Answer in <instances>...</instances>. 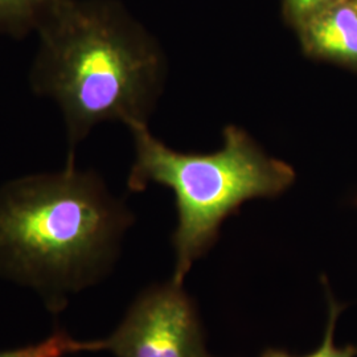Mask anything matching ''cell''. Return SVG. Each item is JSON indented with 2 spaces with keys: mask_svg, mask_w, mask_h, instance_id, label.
<instances>
[{
  "mask_svg": "<svg viewBox=\"0 0 357 357\" xmlns=\"http://www.w3.org/2000/svg\"><path fill=\"white\" fill-rule=\"evenodd\" d=\"M308 38L326 54L357 59V13L348 6L320 13L308 23Z\"/></svg>",
  "mask_w": 357,
  "mask_h": 357,
  "instance_id": "5b68a950",
  "label": "cell"
},
{
  "mask_svg": "<svg viewBox=\"0 0 357 357\" xmlns=\"http://www.w3.org/2000/svg\"><path fill=\"white\" fill-rule=\"evenodd\" d=\"M131 217L91 171L64 168L0 185V275L31 287L52 314L98 281Z\"/></svg>",
  "mask_w": 357,
  "mask_h": 357,
  "instance_id": "6da1fadb",
  "label": "cell"
},
{
  "mask_svg": "<svg viewBox=\"0 0 357 357\" xmlns=\"http://www.w3.org/2000/svg\"><path fill=\"white\" fill-rule=\"evenodd\" d=\"M93 351H102V340L81 342L64 330H57L36 344L0 351V357H65Z\"/></svg>",
  "mask_w": 357,
  "mask_h": 357,
  "instance_id": "52a82bcc",
  "label": "cell"
},
{
  "mask_svg": "<svg viewBox=\"0 0 357 357\" xmlns=\"http://www.w3.org/2000/svg\"><path fill=\"white\" fill-rule=\"evenodd\" d=\"M326 0H291L294 8L296 10V13H303L312 7H315L317 4H320Z\"/></svg>",
  "mask_w": 357,
  "mask_h": 357,
  "instance_id": "9c48e42d",
  "label": "cell"
},
{
  "mask_svg": "<svg viewBox=\"0 0 357 357\" xmlns=\"http://www.w3.org/2000/svg\"><path fill=\"white\" fill-rule=\"evenodd\" d=\"M323 286L326 289V296L328 302V319H327V326H326V332H324V339L323 343L319 345L317 351L312 354H308L306 356H293L286 351L282 349H266L259 357H356L357 345L348 344L345 347H337L335 344V327H336V320L339 315L343 312L344 305L339 303L330 290V284L326 278H323Z\"/></svg>",
  "mask_w": 357,
  "mask_h": 357,
  "instance_id": "ba28073f",
  "label": "cell"
},
{
  "mask_svg": "<svg viewBox=\"0 0 357 357\" xmlns=\"http://www.w3.org/2000/svg\"><path fill=\"white\" fill-rule=\"evenodd\" d=\"M36 33L28 82L61 113L66 160H76L77 146L101 122H144L162 68L146 40L102 6L81 0H63Z\"/></svg>",
  "mask_w": 357,
  "mask_h": 357,
  "instance_id": "7a4b0ae2",
  "label": "cell"
},
{
  "mask_svg": "<svg viewBox=\"0 0 357 357\" xmlns=\"http://www.w3.org/2000/svg\"><path fill=\"white\" fill-rule=\"evenodd\" d=\"M63 0H0V36L26 38L36 32Z\"/></svg>",
  "mask_w": 357,
  "mask_h": 357,
  "instance_id": "8992f818",
  "label": "cell"
},
{
  "mask_svg": "<svg viewBox=\"0 0 357 357\" xmlns=\"http://www.w3.org/2000/svg\"><path fill=\"white\" fill-rule=\"evenodd\" d=\"M102 351L116 357H212L200 318L181 284H153L142 291Z\"/></svg>",
  "mask_w": 357,
  "mask_h": 357,
  "instance_id": "277c9868",
  "label": "cell"
},
{
  "mask_svg": "<svg viewBox=\"0 0 357 357\" xmlns=\"http://www.w3.org/2000/svg\"><path fill=\"white\" fill-rule=\"evenodd\" d=\"M135 142V163L128 178L132 191L156 183L175 192L178 225L174 236L176 268L172 281L183 284L196 258L216 238L225 217L243 202L277 196L294 180L291 167L266 158L243 131L228 128L225 146L213 155L169 150L146 122L128 125Z\"/></svg>",
  "mask_w": 357,
  "mask_h": 357,
  "instance_id": "3957f363",
  "label": "cell"
}]
</instances>
